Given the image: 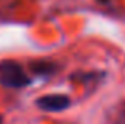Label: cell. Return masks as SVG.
Wrapping results in <instances>:
<instances>
[{
	"label": "cell",
	"instance_id": "1",
	"mask_svg": "<svg viewBox=\"0 0 125 124\" xmlns=\"http://www.w3.org/2000/svg\"><path fill=\"white\" fill-rule=\"evenodd\" d=\"M0 83L5 87L21 89L30 84V78L27 76L22 65L16 61H2L0 62Z\"/></svg>",
	"mask_w": 125,
	"mask_h": 124
},
{
	"label": "cell",
	"instance_id": "2",
	"mask_svg": "<svg viewBox=\"0 0 125 124\" xmlns=\"http://www.w3.org/2000/svg\"><path fill=\"white\" fill-rule=\"evenodd\" d=\"M70 97L65 94H48V96H41L37 99L38 108H41L43 112H63L70 107Z\"/></svg>",
	"mask_w": 125,
	"mask_h": 124
},
{
	"label": "cell",
	"instance_id": "3",
	"mask_svg": "<svg viewBox=\"0 0 125 124\" xmlns=\"http://www.w3.org/2000/svg\"><path fill=\"white\" fill-rule=\"evenodd\" d=\"M0 124H3V118H2V115H0Z\"/></svg>",
	"mask_w": 125,
	"mask_h": 124
}]
</instances>
